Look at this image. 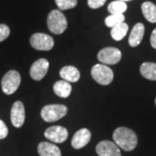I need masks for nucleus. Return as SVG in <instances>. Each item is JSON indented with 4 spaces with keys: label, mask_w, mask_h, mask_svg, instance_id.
<instances>
[{
    "label": "nucleus",
    "mask_w": 156,
    "mask_h": 156,
    "mask_svg": "<svg viewBox=\"0 0 156 156\" xmlns=\"http://www.w3.org/2000/svg\"><path fill=\"white\" fill-rule=\"evenodd\" d=\"M113 139L119 147L125 151H132L137 146V135L132 129L125 127L116 128L113 133Z\"/></svg>",
    "instance_id": "f257e3e1"
},
{
    "label": "nucleus",
    "mask_w": 156,
    "mask_h": 156,
    "mask_svg": "<svg viewBox=\"0 0 156 156\" xmlns=\"http://www.w3.org/2000/svg\"><path fill=\"white\" fill-rule=\"evenodd\" d=\"M48 28L53 34H62L68 27V22L63 13L59 10H53L47 17Z\"/></svg>",
    "instance_id": "f03ea898"
},
{
    "label": "nucleus",
    "mask_w": 156,
    "mask_h": 156,
    "mask_svg": "<svg viewBox=\"0 0 156 156\" xmlns=\"http://www.w3.org/2000/svg\"><path fill=\"white\" fill-rule=\"evenodd\" d=\"M67 107L62 104H50L44 106L41 110V116L47 122H54L66 115Z\"/></svg>",
    "instance_id": "7ed1b4c3"
},
{
    "label": "nucleus",
    "mask_w": 156,
    "mask_h": 156,
    "mask_svg": "<svg viewBox=\"0 0 156 156\" xmlns=\"http://www.w3.org/2000/svg\"><path fill=\"white\" fill-rule=\"evenodd\" d=\"M91 76L96 83L101 85H108L114 79V73L105 64H95L91 69Z\"/></svg>",
    "instance_id": "20e7f679"
},
{
    "label": "nucleus",
    "mask_w": 156,
    "mask_h": 156,
    "mask_svg": "<svg viewBox=\"0 0 156 156\" xmlns=\"http://www.w3.org/2000/svg\"><path fill=\"white\" fill-rule=\"evenodd\" d=\"M21 83V76L17 70H10L2 79V89L6 95L14 94Z\"/></svg>",
    "instance_id": "39448f33"
},
{
    "label": "nucleus",
    "mask_w": 156,
    "mask_h": 156,
    "mask_svg": "<svg viewBox=\"0 0 156 156\" xmlns=\"http://www.w3.org/2000/svg\"><path fill=\"white\" fill-rule=\"evenodd\" d=\"M97 58L102 64L113 65L116 64L122 59V52L117 48L108 47L99 51Z\"/></svg>",
    "instance_id": "423d86ee"
},
{
    "label": "nucleus",
    "mask_w": 156,
    "mask_h": 156,
    "mask_svg": "<svg viewBox=\"0 0 156 156\" xmlns=\"http://www.w3.org/2000/svg\"><path fill=\"white\" fill-rule=\"evenodd\" d=\"M30 43L34 49L37 50H50L54 47L53 38L44 33H35L31 36Z\"/></svg>",
    "instance_id": "0eeeda50"
},
{
    "label": "nucleus",
    "mask_w": 156,
    "mask_h": 156,
    "mask_svg": "<svg viewBox=\"0 0 156 156\" xmlns=\"http://www.w3.org/2000/svg\"><path fill=\"white\" fill-rule=\"evenodd\" d=\"M67 129L61 126H52L47 128L44 132L45 138L55 143H62L68 138Z\"/></svg>",
    "instance_id": "6e6552de"
},
{
    "label": "nucleus",
    "mask_w": 156,
    "mask_h": 156,
    "mask_svg": "<svg viewBox=\"0 0 156 156\" xmlns=\"http://www.w3.org/2000/svg\"><path fill=\"white\" fill-rule=\"evenodd\" d=\"M49 67H50V63L48 60L44 58L38 59L31 65L30 69V75L34 80L40 81L46 76Z\"/></svg>",
    "instance_id": "1a4fd4ad"
},
{
    "label": "nucleus",
    "mask_w": 156,
    "mask_h": 156,
    "mask_svg": "<svg viewBox=\"0 0 156 156\" xmlns=\"http://www.w3.org/2000/svg\"><path fill=\"white\" fill-rule=\"evenodd\" d=\"M95 151L99 156H122L119 147L110 140H101L96 146Z\"/></svg>",
    "instance_id": "9d476101"
},
{
    "label": "nucleus",
    "mask_w": 156,
    "mask_h": 156,
    "mask_svg": "<svg viewBox=\"0 0 156 156\" xmlns=\"http://www.w3.org/2000/svg\"><path fill=\"white\" fill-rule=\"evenodd\" d=\"M11 120L12 125L15 128H20L24 123L25 120V110L24 106L20 101L14 102L13 106L11 108Z\"/></svg>",
    "instance_id": "9b49d317"
},
{
    "label": "nucleus",
    "mask_w": 156,
    "mask_h": 156,
    "mask_svg": "<svg viewBox=\"0 0 156 156\" xmlns=\"http://www.w3.org/2000/svg\"><path fill=\"white\" fill-rule=\"evenodd\" d=\"M91 139V133L87 128H82L74 134L71 145L75 149H80L87 145Z\"/></svg>",
    "instance_id": "f8f14e48"
},
{
    "label": "nucleus",
    "mask_w": 156,
    "mask_h": 156,
    "mask_svg": "<svg viewBox=\"0 0 156 156\" xmlns=\"http://www.w3.org/2000/svg\"><path fill=\"white\" fill-rule=\"evenodd\" d=\"M145 32V27L142 23H138L134 26L132 30L129 38H128V44L131 47H136L140 44L141 40L143 38Z\"/></svg>",
    "instance_id": "ddd939ff"
},
{
    "label": "nucleus",
    "mask_w": 156,
    "mask_h": 156,
    "mask_svg": "<svg viewBox=\"0 0 156 156\" xmlns=\"http://www.w3.org/2000/svg\"><path fill=\"white\" fill-rule=\"evenodd\" d=\"M40 156H62L61 151L57 146L50 142L43 141L37 147Z\"/></svg>",
    "instance_id": "4468645a"
},
{
    "label": "nucleus",
    "mask_w": 156,
    "mask_h": 156,
    "mask_svg": "<svg viewBox=\"0 0 156 156\" xmlns=\"http://www.w3.org/2000/svg\"><path fill=\"white\" fill-rule=\"evenodd\" d=\"M61 77L69 83H76L80 79V71L76 67L65 66L60 70Z\"/></svg>",
    "instance_id": "2eb2a0df"
},
{
    "label": "nucleus",
    "mask_w": 156,
    "mask_h": 156,
    "mask_svg": "<svg viewBox=\"0 0 156 156\" xmlns=\"http://www.w3.org/2000/svg\"><path fill=\"white\" fill-rule=\"evenodd\" d=\"M54 92L56 95L62 98H67L71 94L72 87L69 82H66L64 80L62 81H57L55 83L53 86Z\"/></svg>",
    "instance_id": "dca6fc26"
},
{
    "label": "nucleus",
    "mask_w": 156,
    "mask_h": 156,
    "mask_svg": "<svg viewBox=\"0 0 156 156\" xmlns=\"http://www.w3.org/2000/svg\"><path fill=\"white\" fill-rule=\"evenodd\" d=\"M140 72L146 79L151 81H156V63L154 62H144L140 65Z\"/></svg>",
    "instance_id": "f3484780"
},
{
    "label": "nucleus",
    "mask_w": 156,
    "mask_h": 156,
    "mask_svg": "<svg viewBox=\"0 0 156 156\" xmlns=\"http://www.w3.org/2000/svg\"><path fill=\"white\" fill-rule=\"evenodd\" d=\"M141 11L148 22L156 23V6L153 3L144 2L141 5Z\"/></svg>",
    "instance_id": "a211bd4d"
},
{
    "label": "nucleus",
    "mask_w": 156,
    "mask_h": 156,
    "mask_svg": "<svg viewBox=\"0 0 156 156\" xmlns=\"http://www.w3.org/2000/svg\"><path fill=\"white\" fill-rule=\"evenodd\" d=\"M128 30V25L126 23H122L111 29L112 38L115 41H121L125 37Z\"/></svg>",
    "instance_id": "6ab92c4d"
},
{
    "label": "nucleus",
    "mask_w": 156,
    "mask_h": 156,
    "mask_svg": "<svg viewBox=\"0 0 156 156\" xmlns=\"http://www.w3.org/2000/svg\"><path fill=\"white\" fill-rule=\"evenodd\" d=\"M127 5L125 2L122 1H114L111 2L108 6V11H109L111 14H123L125 11H127Z\"/></svg>",
    "instance_id": "aec40b11"
},
{
    "label": "nucleus",
    "mask_w": 156,
    "mask_h": 156,
    "mask_svg": "<svg viewBox=\"0 0 156 156\" xmlns=\"http://www.w3.org/2000/svg\"><path fill=\"white\" fill-rule=\"evenodd\" d=\"M124 20H125V17L123 14H111L110 16L106 17L105 24L108 27L113 28L115 25H118L124 22Z\"/></svg>",
    "instance_id": "412c9836"
},
{
    "label": "nucleus",
    "mask_w": 156,
    "mask_h": 156,
    "mask_svg": "<svg viewBox=\"0 0 156 156\" xmlns=\"http://www.w3.org/2000/svg\"><path fill=\"white\" fill-rule=\"evenodd\" d=\"M60 11H66L75 8L77 5V0H55Z\"/></svg>",
    "instance_id": "4be33fe9"
},
{
    "label": "nucleus",
    "mask_w": 156,
    "mask_h": 156,
    "mask_svg": "<svg viewBox=\"0 0 156 156\" xmlns=\"http://www.w3.org/2000/svg\"><path fill=\"white\" fill-rule=\"evenodd\" d=\"M11 33L10 28L6 24H0V42L5 40Z\"/></svg>",
    "instance_id": "5701e85b"
},
{
    "label": "nucleus",
    "mask_w": 156,
    "mask_h": 156,
    "mask_svg": "<svg viewBox=\"0 0 156 156\" xmlns=\"http://www.w3.org/2000/svg\"><path fill=\"white\" fill-rule=\"evenodd\" d=\"M107 0H88V5L92 9H98L105 5Z\"/></svg>",
    "instance_id": "b1692460"
},
{
    "label": "nucleus",
    "mask_w": 156,
    "mask_h": 156,
    "mask_svg": "<svg viewBox=\"0 0 156 156\" xmlns=\"http://www.w3.org/2000/svg\"><path fill=\"white\" fill-rule=\"evenodd\" d=\"M9 130L6 124L2 120H0V139H5L8 135Z\"/></svg>",
    "instance_id": "393cba45"
},
{
    "label": "nucleus",
    "mask_w": 156,
    "mask_h": 156,
    "mask_svg": "<svg viewBox=\"0 0 156 156\" xmlns=\"http://www.w3.org/2000/svg\"><path fill=\"white\" fill-rule=\"evenodd\" d=\"M150 43L152 47L154 49H156V29H154L153 30V32L151 34V37H150Z\"/></svg>",
    "instance_id": "a878e982"
},
{
    "label": "nucleus",
    "mask_w": 156,
    "mask_h": 156,
    "mask_svg": "<svg viewBox=\"0 0 156 156\" xmlns=\"http://www.w3.org/2000/svg\"><path fill=\"white\" fill-rule=\"evenodd\" d=\"M119 1H122V2H127V1H131V0H119Z\"/></svg>",
    "instance_id": "bb28decb"
},
{
    "label": "nucleus",
    "mask_w": 156,
    "mask_h": 156,
    "mask_svg": "<svg viewBox=\"0 0 156 156\" xmlns=\"http://www.w3.org/2000/svg\"><path fill=\"white\" fill-rule=\"evenodd\" d=\"M155 105H156V98H155Z\"/></svg>",
    "instance_id": "cd10ccee"
}]
</instances>
